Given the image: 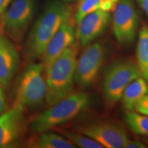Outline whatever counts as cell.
<instances>
[{"label":"cell","mask_w":148,"mask_h":148,"mask_svg":"<svg viewBox=\"0 0 148 148\" xmlns=\"http://www.w3.org/2000/svg\"><path fill=\"white\" fill-rule=\"evenodd\" d=\"M71 18V10L60 0H50L45 5L24 44V54L29 61L41 58L47 46L62 23Z\"/></svg>","instance_id":"6da1fadb"},{"label":"cell","mask_w":148,"mask_h":148,"mask_svg":"<svg viewBox=\"0 0 148 148\" xmlns=\"http://www.w3.org/2000/svg\"><path fill=\"white\" fill-rule=\"evenodd\" d=\"M77 51L75 42L45 68V103L49 106L73 92Z\"/></svg>","instance_id":"7a4b0ae2"},{"label":"cell","mask_w":148,"mask_h":148,"mask_svg":"<svg viewBox=\"0 0 148 148\" xmlns=\"http://www.w3.org/2000/svg\"><path fill=\"white\" fill-rule=\"evenodd\" d=\"M90 96L85 92H71L49 108L32 116L29 129L34 134L51 130L78 116L89 106Z\"/></svg>","instance_id":"3957f363"},{"label":"cell","mask_w":148,"mask_h":148,"mask_svg":"<svg viewBox=\"0 0 148 148\" xmlns=\"http://www.w3.org/2000/svg\"><path fill=\"white\" fill-rule=\"evenodd\" d=\"M46 90L43 64L30 61L16 79L13 103L26 111L35 110L45 102Z\"/></svg>","instance_id":"277c9868"},{"label":"cell","mask_w":148,"mask_h":148,"mask_svg":"<svg viewBox=\"0 0 148 148\" xmlns=\"http://www.w3.org/2000/svg\"><path fill=\"white\" fill-rule=\"evenodd\" d=\"M141 76L136 63L129 59L114 61L103 72L102 95L106 106L112 108L119 101L123 90L134 79Z\"/></svg>","instance_id":"5b68a950"},{"label":"cell","mask_w":148,"mask_h":148,"mask_svg":"<svg viewBox=\"0 0 148 148\" xmlns=\"http://www.w3.org/2000/svg\"><path fill=\"white\" fill-rule=\"evenodd\" d=\"M36 11V0H13L0 16V34L14 43L23 41Z\"/></svg>","instance_id":"8992f818"},{"label":"cell","mask_w":148,"mask_h":148,"mask_svg":"<svg viewBox=\"0 0 148 148\" xmlns=\"http://www.w3.org/2000/svg\"><path fill=\"white\" fill-rule=\"evenodd\" d=\"M107 54V47L102 42H92L84 48L77 58L75 82L83 88L95 82L102 69Z\"/></svg>","instance_id":"52a82bcc"},{"label":"cell","mask_w":148,"mask_h":148,"mask_svg":"<svg viewBox=\"0 0 148 148\" xmlns=\"http://www.w3.org/2000/svg\"><path fill=\"white\" fill-rule=\"evenodd\" d=\"M138 12L132 0H119L113 9L112 17L114 38L121 45L129 46L135 40L138 32Z\"/></svg>","instance_id":"ba28073f"},{"label":"cell","mask_w":148,"mask_h":148,"mask_svg":"<svg viewBox=\"0 0 148 148\" xmlns=\"http://www.w3.org/2000/svg\"><path fill=\"white\" fill-rule=\"evenodd\" d=\"M25 112L21 106L13 103L0 114V148L19 145L27 127Z\"/></svg>","instance_id":"9c48e42d"},{"label":"cell","mask_w":148,"mask_h":148,"mask_svg":"<svg viewBox=\"0 0 148 148\" xmlns=\"http://www.w3.org/2000/svg\"><path fill=\"white\" fill-rule=\"evenodd\" d=\"M78 130L97 141L103 148H125L129 139L123 127L110 121L95 122Z\"/></svg>","instance_id":"30bf717a"},{"label":"cell","mask_w":148,"mask_h":148,"mask_svg":"<svg viewBox=\"0 0 148 148\" xmlns=\"http://www.w3.org/2000/svg\"><path fill=\"white\" fill-rule=\"evenodd\" d=\"M110 12L96 10L87 14L77 24L76 39L84 48L94 42L106 31L110 21Z\"/></svg>","instance_id":"8fae6325"},{"label":"cell","mask_w":148,"mask_h":148,"mask_svg":"<svg viewBox=\"0 0 148 148\" xmlns=\"http://www.w3.org/2000/svg\"><path fill=\"white\" fill-rule=\"evenodd\" d=\"M21 57L16 44L0 34V84L8 88L20 66Z\"/></svg>","instance_id":"7c38bea8"},{"label":"cell","mask_w":148,"mask_h":148,"mask_svg":"<svg viewBox=\"0 0 148 148\" xmlns=\"http://www.w3.org/2000/svg\"><path fill=\"white\" fill-rule=\"evenodd\" d=\"M75 39V29L70 18L62 24L48 43L41 58L44 68L71 47Z\"/></svg>","instance_id":"4fadbf2b"},{"label":"cell","mask_w":148,"mask_h":148,"mask_svg":"<svg viewBox=\"0 0 148 148\" xmlns=\"http://www.w3.org/2000/svg\"><path fill=\"white\" fill-rule=\"evenodd\" d=\"M147 93L148 82L140 76L127 84L120 101L127 111H133L136 103Z\"/></svg>","instance_id":"5bb4252c"},{"label":"cell","mask_w":148,"mask_h":148,"mask_svg":"<svg viewBox=\"0 0 148 148\" xmlns=\"http://www.w3.org/2000/svg\"><path fill=\"white\" fill-rule=\"evenodd\" d=\"M27 147L34 148H76L75 145L64 137L50 130L36 134L28 140Z\"/></svg>","instance_id":"9a60e30c"},{"label":"cell","mask_w":148,"mask_h":148,"mask_svg":"<svg viewBox=\"0 0 148 148\" xmlns=\"http://www.w3.org/2000/svg\"><path fill=\"white\" fill-rule=\"evenodd\" d=\"M136 64L144 79L148 82V27L143 26L138 33L136 45Z\"/></svg>","instance_id":"2e32d148"},{"label":"cell","mask_w":148,"mask_h":148,"mask_svg":"<svg viewBox=\"0 0 148 148\" xmlns=\"http://www.w3.org/2000/svg\"><path fill=\"white\" fill-rule=\"evenodd\" d=\"M77 10L75 14V23H79L85 16L96 10H104L110 12L115 5L106 0H79Z\"/></svg>","instance_id":"e0dca14e"},{"label":"cell","mask_w":148,"mask_h":148,"mask_svg":"<svg viewBox=\"0 0 148 148\" xmlns=\"http://www.w3.org/2000/svg\"><path fill=\"white\" fill-rule=\"evenodd\" d=\"M125 123L133 132L148 136V116L136 111H127L124 117Z\"/></svg>","instance_id":"ac0fdd59"},{"label":"cell","mask_w":148,"mask_h":148,"mask_svg":"<svg viewBox=\"0 0 148 148\" xmlns=\"http://www.w3.org/2000/svg\"><path fill=\"white\" fill-rule=\"evenodd\" d=\"M62 136L69 140L76 147L79 148H103L100 144L95 140L80 132L71 130H63L61 132Z\"/></svg>","instance_id":"d6986e66"},{"label":"cell","mask_w":148,"mask_h":148,"mask_svg":"<svg viewBox=\"0 0 148 148\" xmlns=\"http://www.w3.org/2000/svg\"><path fill=\"white\" fill-rule=\"evenodd\" d=\"M134 111L138 113L148 116V93L136 103Z\"/></svg>","instance_id":"ffe728a7"},{"label":"cell","mask_w":148,"mask_h":148,"mask_svg":"<svg viewBox=\"0 0 148 148\" xmlns=\"http://www.w3.org/2000/svg\"><path fill=\"white\" fill-rule=\"evenodd\" d=\"M5 88L0 84V114L4 112L7 107V96Z\"/></svg>","instance_id":"44dd1931"},{"label":"cell","mask_w":148,"mask_h":148,"mask_svg":"<svg viewBox=\"0 0 148 148\" xmlns=\"http://www.w3.org/2000/svg\"><path fill=\"white\" fill-rule=\"evenodd\" d=\"M147 146L144 142L139 140H127L125 148H146Z\"/></svg>","instance_id":"7402d4cb"},{"label":"cell","mask_w":148,"mask_h":148,"mask_svg":"<svg viewBox=\"0 0 148 148\" xmlns=\"http://www.w3.org/2000/svg\"><path fill=\"white\" fill-rule=\"evenodd\" d=\"M13 0H0V16L2 14Z\"/></svg>","instance_id":"603a6c76"},{"label":"cell","mask_w":148,"mask_h":148,"mask_svg":"<svg viewBox=\"0 0 148 148\" xmlns=\"http://www.w3.org/2000/svg\"><path fill=\"white\" fill-rule=\"evenodd\" d=\"M136 1L139 4L140 8L144 10L148 17V0H136Z\"/></svg>","instance_id":"cb8c5ba5"},{"label":"cell","mask_w":148,"mask_h":148,"mask_svg":"<svg viewBox=\"0 0 148 148\" xmlns=\"http://www.w3.org/2000/svg\"><path fill=\"white\" fill-rule=\"evenodd\" d=\"M106 1H109V2L113 3V4H114V5H116V3H117L119 0H106Z\"/></svg>","instance_id":"d4e9b609"},{"label":"cell","mask_w":148,"mask_h":148,"mask_svg":"<svg viewBox=\"0 0 148 148\" xmlns=\"http://www.w3.org/2000/svg\"><path fill=\"white\" fill-rule=\"evenodd\" d=\"M64 2H70V1H79V0H63Z\"/></svg>","instance_id":"484cf974"},{"label":"cell","mask_w":148,"mask_h":148,"mask_svg":"<svg viewBox=\"0 0 148 148\" xmlns=\"http://www.w3.org/2000/svg\"><path fill=\"white\" fill-rule=\"evenodd\" d=\"M145 142L146 145H148V138H145Z\"/></svg>","instance_id":"4316f807"}]
</instances>
